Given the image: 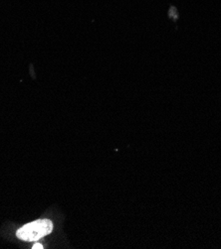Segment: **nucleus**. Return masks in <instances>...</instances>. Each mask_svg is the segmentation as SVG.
Here are the masks:
<instances>
[{"mask_svg": "<svg viewBox=\"0 0 221 249\" xmlns=\"http://www.w3.org/2000/svg\"><path fill=\"white\" fill-rule=\"evenodd\" d=\"M53 231V223L50 219H37L23 226L16 232V236L23 241H37L50 234Z\"/></svg>", "mask_w": 221, "mask_h": 249, "instance_id": "obj_1", "label": "nucleus"}, {"mask_svg": "<svg viewBox=\"0 0 221 249\" xmlns=\"http://www.w3.org/2000/svg\"><path fill=\"white\" fill-rule=\"evenodd\" d=\"M32 248H33V249H38V248H39V249H42V248H43V245H42L41 243H35V244L32 246Z\"/></svg>", "mask_w": 221, "mask_h": 249, "instance_id": "obj_2", "label": "nucleus"}]
</instances>
